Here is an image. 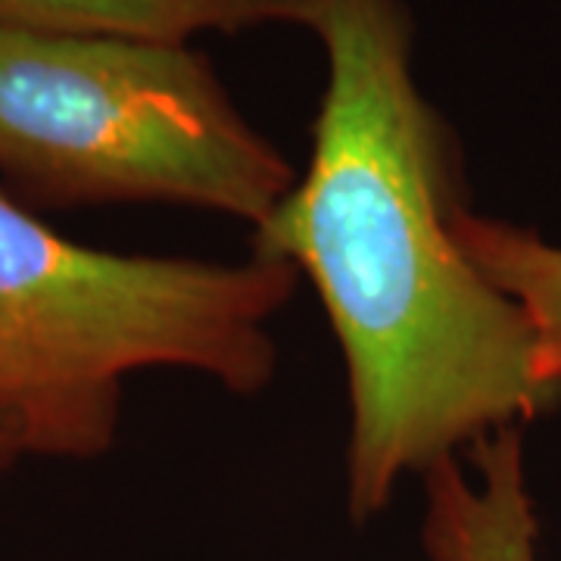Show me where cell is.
Segmentation results:
<instances>
[{
  "label": "cell",
  "instance_id": "4",
  "mask_svg": "<svg viewBox=\"0 0 561 561\" xmlns=\"http://www.w3.org/2000/svg\"><path fill=\"white\" fill-rule=\"evenodd\" d=\"M421 542L431 561H540V522L524 468L522 427H502L424 474Z\"/></svg>",
  "mask_w": 561,
  "mask_h": 561
},
{
  "label": "cell",
  "instance_id": "1",
  "mask_svg": "<svg viewBox=\"0 0 561 561\" xmlns=\"http://www.w3.org/2000/svg\"><path fill=\"white\" fill-rule=\"evenodd\" d=\"M328 81L312 157L253 253L316 287L341 343L350 393L346 505L356 522L502 427L561 402L540 375L522 306L456 241V138L412 72L402 0H300Z\"/></svg>",
  "mask_w": 561,
  "mask_h": 561
},
{
  "label": "cell",
  "instance_id": "2",
  "mask_svg": "<svg viewBox=\"0 0 561 561\" xmlns=\"http://www.w3.org/2000/svg\"><path fill=\"white\" fill-rule=\"evenodd\" d=\"M300 275L278 260L125 256L50 231L0 191V412L25 456H101L122 381L187 368L234 393L275 378L272 321Z\"/></svg>",
  "mask_w": 561,
  "mask_h": 561
},
{
  "label": "cell",
  "instance_id": "7",
  "mask_svg": "<svg viewBox=\"0 0 561 561\" xmlns=\"http://www.w3.org/2000/svg\"><path fill=\"white\" fill-rule=\"evenodd\" d=\"M20 456H25L20 434H16V427H13V421L0 412V471H3L13 459H20Z\"/></svg>",
  "mask_w": 561,
  "mask_h": 561
},
{
  "label": "cell",
  "instance_id": "5",
  "mask_svg": "<svg viewBox=\"0 0 561 561\" xmlns=\"http://www.w3.org/2000/svg\"><path fill=\"white\" fill-rule=\"evenodd\" d=\"M302 25L300 0H0V28L191 41L203 32Z\"/></svg>",
  "mask_w": 561,
  "mask_h": 561
},
{
  "label": "cell",
  "instance_id": "6",
  "mask_svg": "<svg viewBox=\"0 0 561 561\" xmlns=\"http://www.w3.org/2000/svg\"><path fill=\"white\" fill-rule=\"evenodd\" d=\"M456 241L483 278L522 306L537 341L540 375L561 387V247L468 206L456 216Z\"/></svg>",
  "mask_w": 561,
  "mask_h": 561
},
{
  "label": "cell",
  "instance_id": "3",
  "mask_svg": "<svg viewBox=\"0 0 561 561\" xmlns=\"http://www.w3.org/2000/svg\"><path fill=\"white\" fill-rule=\"evenodd\" d=\"M0 175L47 206L175 203L260 228L294 187L187 41L0 28Z\"/></svg>",
  "mask_w": 561,
  "mask_h": 561
}]
</instances>
